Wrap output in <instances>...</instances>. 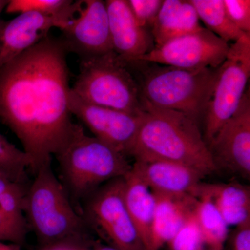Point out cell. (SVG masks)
Returning a JSON list of instances; mask_svg holds the SVG:
<instances>
[{"mask_svg": "<svg viewBox=\"0 0 250 250\" xmlns=\"http://www.w3.org/2000/svg\"><path fill=\"white\" fill-rule=\"evenodd\" d=\"M72 93L86 103L141 114L143 103L139 84L125 62L113 51L81 59Z\"/></svg>", "mask_w": 250, "mask_h": 250, "instance_id": "obj_6", "label": "cell"}, {"mask_svg": "<svg viewBox=\"0 0 250 250\" xmlns=\"http://www.w3.org/2000/svg\"><path fill=\"white\" fill-rule=\"evenodd\" d=\"M206 29L225 42H236L246 34L238 29L229 18L223 0H190Z\"/></svg>", "mask_w": 250, "mask_h": 250, "instance_id": "obj_22", "label": "cell"}, {"mask_svg": "<svg viewBox=\"0 0 250 250\" xmlns=\"http://www.w3.org/2000/svg\"><path fill=\"white\" fill-rule=\"evenodd\" d=\"M163 0H127L130 9L141 27L151 32Z\"/></svg>", "mask_w": 250, "mask_h": 250, "instance_id": "obj_26", "label": "cell"}, {"mask_svg": "<svg viewBox=\"0 0 250 250\" xmlns=\"http://www.w3.org/2000/svg\"><path fill=\"white\" fill-rule=\"evenodd\" d=\"M87 226L119 250H146L131 220L124 197V177L108 182L85 207Z\"/></svg>", "mask_w": 250, "mask_h": 250, "instance_id": "obj_8", "label": "cell"}, {"mask_svg": "<svg viewBox=\"0 0 250 250\" xmlns=\"http://www.w3.org/2000/svg\"><path fill=\"white\" fill-rule=\"evenodd\" d=\"M54 156L69 190L80 198L90 195L104 182L124 177L131 169L126 156L88 136L80 125H74L68 139Z\"/></svg>", "mask_w": 250, "mask_h": 250, "instance_id": "obj_5", "label": "cell"}, {"mask_svg": "<svg viewBox=\"0 0 250 250\" xmlns=\"http://www.w3.org/2000/svg\"><path fill=\"white\" fill-rule=\"evenodd\" d=\"M143 103V121L131 156L172 161L207 176L218 170L198 123L180 112Z\"/></svg>", "mask_w": 250, "mask_h": 250, "instance_id": "obj_2", "label": "cell"}, {"mask_svg": "<svg viewBox=\"0 0 250 250\" xmlns=\"http://www.w3.org/2000/svg\"><path fill=\"white\" fill-rule=\"evenodd\" d=\"M8 1H6V0H0V14L2 12L3 10L6 8Z\"/></svg>", "mask_w": 250, "mask_h": 250, "instance_id": "obj_32", "label": "cell"}, {"mask_svg": "<svg viewBox=\"0 0 250 250\" xmlns=\"http://www.w3.org/2000/svg\"><path fill=\"white\" fill-rule=\"evenodd\" d=\"M191 195L210 199L228 226H236L250 218V189L243 184L201 182Z\"/></svg>", "mask_w": 250, "mask_h": 250, "instance_id": "obj_18", "label": "cell"}, {"mask_svg": "<svg viewBox=\"0 0 250 250\" xmlns=\"http://www.w3.org/2000/svg\"><path fill=\"white\" fill-rule=\"evenodd\" d=\"M75 16L62 29L61 41L67 52L80 59L113 51L106 3L101 0L77 1Z\"/></svg>", "mask_w": 250, "mask_h": 250, "instance_id": "obj_11", "label": "cell"}, {"mask_svg": "<svg viewBox=\"0 0 250 250\" xmlns=\"http://www.w3.org/2000/svg\"><path fill=\"white\" fill-rule=\"evenodd\" d=\"M228 239L231 250H250V218L235 226Z\"/></svg>", "mask_w": 250, "mask_h": 250, "instance_id": "obj_28", "label": "cell"}, {"mask_svg": "<svg viewBox=\"0 0 250 250\" xmlns=\"http://www.w3.org/2000/svg\"><path fill=\"white\" fill-rule=\"evenodd\" d=\"M64 24L57 18L36 13L18 14L10 21L0 20V67L9 63Z\"/></svg>", "mask_w": 250, "mask_h": 250, "instance_id": "obj_14", "label": "cell"}, {"mask_svg": "<svg viewBox=\"0 0 250 250\" xmlns=\"http://www.w3.org/2000/svg\"><path fill=\"white\" fill-rule=\"evenodd\" d=\"M126 208L146 250L149 249L155 199L152 190L131 170L124 177Z\"/></svg>", "mask_w": 250, "mask_h": 250, "instance_id": "obj_20", "label": "cell"}, {"mask_svg": "<svg viewBox=\"0 0 250 250\" xmlns=\"http://www.w3.org/2000/svg\"><path fill=\"white\" fill-rule=\"evenodd\" d=\"M125 64L139 84L143 102L184 113L198 124L202 120L218 68L187 70L143 61Z\"/></svg>", "mask_w": 250, "mask_h": 250, "instance_id": "obj_3", "label": "cell"}, {"mask_svg": "<svg viewBox=\"0 0 250 250\" xmlns=\"http://www.w3.org/2000/svg\"><path fill=\"white\" fill-rule=\"evenodd\" d=\"M81 250H119L117 249V248H114V247L108 246H99L95 247V248H85L84 246L82 247L81 248Z\"/></svg>", "mask_w": 250, "mask_h": 250, "instance_id": "obj_31", "label": "cell"}, {"mask_svg": "<svg viewBox=\"0 0 250 250\" xmlns=\"http://www.w3.org/2000/svg\"><path fill=\"white\" fill-rule=\"evenodd\" d=\"M154 195L155 208L148 250H160L179 231L193 209L197 199L190 195L169 196L154 193Z\"/></svg>", "mask_w": 250, "mask_h": 250, "instance_id": "obj_17", "label": "cell"}, {"mask_svg": "<svg viewBox=\"0 0 250 250\" xmlns=\"http://www.w3.org/2000/svg\"><path fill=\"white\" fill-rule=\"evenodd\" d=\"M203 28L190 1L164 0L151 29V34L154 46H158Z\"/></svg>", "mask_w": 250, "mask_h": 250, "instance_id": "obj_19", "label": "cell"}, {"mask_svg": "<svg viewBox=\"0 0 250 250\" xmlns=\"http://www.w3.org/2000/svg\"><path fill=\"white\" fill-rule=\"evenodd\" d=\"M31 167L29 156L0 132V173L26 183L27 170H31Z\"/></svg>", "mask_w": 250, "mask_h": 250, "instance_id": "obj_24", "label": "cell"}, {"mask_svg": "<svg viewBox=\"0 0 250 250\" xmlns=\"http://www.w3.org/2000/svg\"><path fill=\"white\" fill-rule=\"evenodd\" d=\"M217 167L250 178V97L246 91L236 111L208 146Z\"/></svg>", "mask_w": 250, "mask_h": 250, "instance_id": "obj_12", "label": "cell"}, {"mask_svg": "<svg viewBox=\"0 0 250 250\" xmlns=\"http://www.w3.org/2000/svg\"><path fill=\"white\" fill-rule=\"evenodd\" d=\"M51 164L38 169L35 179L27 188L24 215L28 228L42 247L62 243L82 245L88 226L72 207Z\"/></svg>", "mask_w": 250, "mask_h": 250, "instance_id": "obj_4", "label": "cell"}, {"mask_svg": "<svg viewBox=\"0 0 250 250\" xmlns=\"http://www.w3.org/2000/svg\"><path fill=\"white\" fill-rule=\"evenodd\" d=\"M77 6V1L72 0H11L5 10L8 14L36 13L57 18L65 27L75 16Z\"/></svg>", "mask_w": 250, "mask_h": 250, "instance_id": "obj_23", "label": "cell"}, {"mask_svg": "<svg viewBox=\"0 0 250 250\" xmlns=\"http://www.w3.org/2000/svg\"><path fill=\"white\" fill-rule=\"evenodd\" d=\"M19 248V246L16 244H13V243H5L4 241H0V250H18Z\"/></svg>", "mask_w": 250, "mask_h": 250, "instance_id": "obj_30", "label": "cell"}, {"mask_svg": "<svg viewBox=\"0 0 250 250\" xmlns=\"http://www.w3.org/2000/svg\"><path fill=\"white\" fill-rule=\"evenodd\" d=\"M229 46L211 31L203 28L154 46L151 52L136 61L187 70L216 69L226 59Z\"/></svg>", "mask_w": 250, "mask_h": 250, "instance_id": "obj_9", "label": "cell"}, {"mask_svg": "<svg viewBox=\"0 0 250 250\" xmlns=\"http://www.w3.org/2000/svg\"><path fill=\"white\" fill-rule=\"evenodd\" d=\"M205 250H213L208 249H208H206Z\"/></svg>", "mask_w": 250, "mask_h": 250, "instance_id": "obj_33", "label": "cell"}, {"mask_svg": "<svg viewBox=\"0 0 250 250\" xmlns=\"http://www.w3.org/2000/svg\"><path fill=\"white\" fill-rule=\"evenodd\" d=\"M230 21L245 34H250V0H223Z\"/></svg>", "mask_w": 250, "mask_h": 250, "instance_id": "obj_27", "label": "cell"}, {"mask_svg": "<svg viewBox=\"0 0 250 250\" xmlns=\"http://www.w3.org/2000/svg\"><path fill=\"white\" fill-rule=\"evenodd\" d=\"M193 213L208 249L224 250L229 226L213 202L205 197L196 198Z\"/></svg>", "mask_w": 250, "mask_h": 250, "instance_id": "obj_21", "label": "cell"}, {"mask_svg": "<svg viewBox=\"0 0 250 250\" xmlns=\"http://www.w3.org/2000/svg\"><path fill=\"white\" fill-rule=\"evenodd\" d=\"M72 115L90 130L94 137L125 156H131L143 121V112L132 114L86 103L70 90Z\"/></svg>", "mask_w": 250, "mask_h": 250, "instance_id": "obj_10", "label": "cell"}, {"mask_svg": "<svg viewBox=\"0 0 250 250\" xmlns=\"http://www.w3.org/2000/svg\"><path fill=\"white\" fill-rule=\"evenodd\" d=\"M27 186L0 173V241L22 244L29 228L24 215Z\"/></svg>", "mask_w": 250, "mask_h": 250, "instance_id": "obj_16", "label": "cell"}, {"mask_svg": "<svg viewBox=\"0 0 250 250\" xmlns=\"http://www.w3.org/2000/svg\"><path fill=\"white\" fill-rule=\"evenodd\" d=\"M170 250H205V243L193 209L173 238L167 243Z\"/></svg>", "mask_w": 250, "mask_h": 250, "instance_id": "obj_25", "label": "cell"}, {"mask_svg": "<svg viewBox=\"0 0 250 250\" xmlns=\"http://www.w3.org/2000/svg\"><path fill=\"white\" fill-rule=\"evenodd\" d=\"M250 77V34H246L230 45L226 59L217 69L202 118L203 137L207 146L236 111L246 93Z\"/></svg>", "mask_w": 250, "mask_h": 250, "instance_id": "obj_7", "label": "cell"}, {"mask_svg": "<svg viewBox=\"0 0 250 250\" xmlns=\"http://www.w3.org/2000/svg\"><path fill=\"white\" fill-rule=\"evenodd\" d=\"M82 245L74 243H62L41 247L39 250H81Z\"/></svg>", "mask_w": 250, "mask_h": 250, "instance_id": "obj_29", "label": "cell"}, {"mask_svg": "<svg viewBox=\"0 0 250 250\" xmlns=\"http://www.w3.org/2000/svg\"><path fill=\"white\" fill-rule=\"evenodd\" d=\"M67 53L60 39L47 36L0 67V120L22 143L34 173L52 162L75 125Z\"/></svg>", "mask_w": 250, "mask_h": 250, "instance_id": "obj_1", "label": "cell"}, {"mask_svg": "<svg viewBox=\"0 0 250 250\" xmlns=\"http://www.w3.org/2000/svg\"><path fill=\"white\" fill-rule=\"evenodd\" d=\"M131 171L153 193L169 196L191 195L205 177L196 169L167 161H135Z\"/></svg>", "mask_w": 250, "mask_h": 250, "instance_id": "obj_15", "label": "cell"}, {"mask_svg": "<svg viewBox=\"0 0 250 250\" xmlns=\"http://www.w3.org/2000/svg\"><path fill=\"white\" fill-rule=\"evenodd\" d=\"M113 51L125 62L137 60L154 47L152 34L141 27L127 0L105 1Z\"/></svg>", "mask_w": 250, "mask_h": 250, "instance_id": "obj_13", "label": "cell"}]
</instances>
